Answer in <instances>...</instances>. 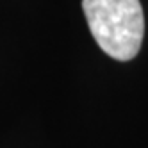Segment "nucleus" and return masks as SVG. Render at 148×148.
<instances>
[{
	"instance_id": "1",
	"label": "nucleus",
	"mask_w": 148,
	"mask_h": 148,
	"mask_svg": "<svg viewBox=\"0 0 148 148\" xmlns=\"http://www.w3.org/2000/svg\"><path fill=\"white\" fill-rule=\"evenodd\" d=\"M82 11L97 45L116 61L139 54L145 16L139 0H82Z\"/></svg>"
}]
</instances>
